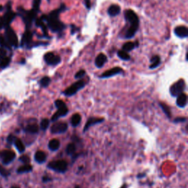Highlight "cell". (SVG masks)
<instances>
[{
	"instance_id": "1",
	"label": "cell",
	"mask_w": 188,
	"mask_h": 188,
	"mask_svg": "<svg viewBox=\"0 0 188 188\" xmlns=\"http://www.w3.org/2000/svg\"><path fill=\"white\" fill-rule=\"evenodd\" d=\"M63 7H65V6L63 4L61 6V8L51 11L50 14L49 15V16H42V19L46 21L47 24H48V26L54 32H60V31L63 30V29L65 28V25L58 19L60 12L61 11V10Z\"/></svg>"
},
{
	"instance_id": "2",
	"label": "cell",
	"mask_w": 188,
	"mask_h": 188,
	"mask_svg": "<svg viewBox=\"0 0 188 188\" xmlns=\"http://www.w3.org/2000/svg\"><path fill=\"white\" fill-rule=\"evenodd\" d=\"M54 105L57 107V111L51 117V121H57L59 118L66 116L69 113V109L63 100H60V99L56 100L54 102Z\"/></svg>"
},
{
	"instance_id": "3",
	"label": "cell",
	"mask_w": 188,
	"mask_h": 188,
	"mask_svg": "<svg viewBox=\"0 0 188 188\" xmlns=\"http://www.w3.org/2000/svg\"><path fill=\"white\" fill-rule=\"evenodd\" d=\"M48 168L55 171L57 173L64 174L68 170V163L65 160H55L51 161L47 165Z\"/></svg>"
},
{
	"instance_id": "4",
	"label": "cell",
	"mask_w": 188,
	"mask_h": 188,
	"mask_svg": "<svg viewBox=\"0 0 188 188\" xmlns=\"http://www.w3.org/2000/svg\"><path fill=\"white\" fill-rule=\"evenodd\" d=\"M85 82L84 80H79L77 82H74V84H72L70 87L67 88V89L65 90L63 92V94L66 96L68 97H71V96H74L79 91H80L81 89H82L83 88H85Z\"/></svg>"
},
{
	"instance_id": "5",
	"label": "cell",
	"mask_w": 188,
	"mask_h": 188,
	"mask_svg": "<svg viewBox=\"0 0 188 188\" xmlns=\"http://www.w3.org/2000/svg\"><path fill=\"white\" fill-rule=\"evenodd\" d=\"M186 89V83L184 79H181L177 82L171 85L170 88V94L173 97H177L179 94L184 93V90Z\"/></svg>"
},
{
	"instance_id": "6",
	"label": "cell",
	"mask_w": 188,
	"mask_h": 188,
	"mask_svg": "<svg viewBox=\"0 0 188 188\" xmlns=\"http://www.w3.org/2000/svg\"><path fill=\"white\" fill-rule=\"evenodd\" d=\"M68 127L67 123L57 122L51 126L50 132L52 134H63L68 130Z\"/></svg>"
},
{
	"instance_id": "7",
	"label": "cell",
	"mask_w": 188,
	"mask_h": 188,
	"mask_svg": "<svg viewBox=\"0 0 188 188\" xmlns=\"http://www.w3.org/2000/svg\"><path fill=\"white\" fill-rule=\"evenodd\" d=\"M0 157L2 159V162L4 164H9L15 159L16 154L13 151L11 150H4L3 152H0Z\"/></svg>"
},
{
	"instance_id": "8",
	"label": "cell",
	"mask_w": 188,
	"mask_h": 188,
	"mask_svg": "<svg viewBox=\"0 0 188 188\" xmlns=\"http://www.w3.org/2000/svg\"><path fill=\"white\" fill-rule=\"evenodd\" d=\"M44 60L49 66H56L61 61V59L59 56L55 55L52 52H48L44 55Z\"/></svg>"
},
{
	"instance_id": "9",
	"label": "cell",
	"mask_w": 188,
	"mask_h": 188,
	"mask_svg": "<svg viewBox=\"0 0 188 188\" xmlns=\"http://www.w3.org/2000/svg\"><path fill=\"white\" fill-rule=\"evenodd\" d=\"M6 38H7V42L8 43V44L15 47L18 46L19 41H18L17 35L13 29H7V30H6Z\"/></svg>"
},
{
	"instance_id": "10",
	"label": "cell",
	"mask_w": 188,
	"mask_h": 188,
	"mask_svg": "<svg viewBox=\"0 0 188 188\" xmlns=\"http://www.w3.org/2000/svg\"><path fill=\"white\" fill-rule=\"evenodd\" d=\"M125 17L127 21H129L131 24L130 26H139V19L137 17V15L133 10H127V12L125 13Z\"/></svg>"
},
{
	"instance_id": "11",
	"label": "cell",
	"mask_w": 188,
	"mask_h": 188,
	"mask_svg": "<svg viewBox=\"0 0 188 188\" xmlns=\"http://www.w3.org/2000/svg\"><path fill=\"white\" fill-rule=\"evenodd\" d=\"M123 73V69L120 67H115L113 69H111L107 71L104 73L102 74L100 76V78L102 79H105V78H109L112 76H115V75L120 74Z\"/></svg>"
},
{
	"instance_id": "12",
	"label": "cell",
	"mask_w": 188,
	"mask_h": 188,
	"mask_svg": "<svg viewBox=\"0 0 188 188\" xmlns=\"http://www.w3.org/2000/svg\"><path fill=\"white\" fill-rule=\"evenodd\" d=\"M104 121V118H94V117H91L88 119L86 124H85V127H84L83 132H85L86 131H88L90 128H91L92 126L96 125V124H100Z\"/></svg>"
},
{
	"instance_id": "13",
	"label": "cell",
	"mask_w": 188,
	"mask_h": 188,
	"mask_svg": "<svg viewBox=\"0 0 188 188\" xmlns=\"http://www.w3.org/2000/svg\"><path fill=\"white\" fill-rule=\"evenodd\" d=\"M176 104L177 106L180 108H184L187 106V96L184 93L179 94L177 97V101H176Z\"/></svg>"
},
{
	"instance_id": "14",
	"label": "cell",
	"mask_w": 188,
	"mask_h": 188,
	"mask_svg": "<svg viewBox=\"0 0 188 188\" xmlns=\"http://www.w3.org/2000/svg\"><path fill=\"white\" fill-rule=\"evenodd\" d=\"M174 33L179 38H187L188 35V29L184 26H177L174 29Z\"/></svg>"
},
{
	"instance_id": "15",
	"label": "cell",
	"mask_w": 188,
	"mask_h": 188,
	"mask_svg": "<svg viewBox=\"0 0 188 188\" xmlns=\"http://www.w3.org/2000/svg\"><path fill=\"white\" fill-rule=\"evenodd\" d=\"M107 61V56L104 54H99L97 56V57L96 58L95 60V64H96V67L97 68H102L103 67L104 65L105 64V63Z\"/></svg>"
},
{
	"instance_id": "16",
	"label": "cell",
	"mask_w": 188,
	"mask_h": 188,
	"mask_svg": "<svg viewBox=\"0 0 188 188\" xmlns=\"http://www.w3.org/2000/svg\"><path fill=\"white\" fill-rule=\"evenodd\" d=\"M46 154L42 151H38L35 154V160L39 164L44 163L46 160Z\"/></svg>"
},
{
	"instance_id": "17",
	"label": "cell",
	"mask_w": 188,
	"mask_h": 188,
	"mask_svg": "<svg viewBox=\"0 0 188 188\" xmlns=\"http://www.w3.org/2000/svg\"><path fill=\"white\" fill-rule=\"evenodd\" d=\"M14 17H15V14L13 13V12L11 11L7 12V13L4 15V18L2 19L3 26H4V25L7 26V25L10 24V23L13 20Z\"/></svg>"
},
{
	"instance_id": "18",
	"label": "cell",
	"mask_w": 188,
	"mask_h": 188,
	"mask_svg": "<svg viewBox=\"0 0 188 188\" xmlns=\"http://www.w3.org/2000/svg\"><path fill=\"white\" fill-rule=\"evenodd\" d=\"M49 149L51 151V152H56L59 149L60 146V143L57 139H52L49 142Z\"/></svg>"
},
{
	"instance_id": "19",
	"label": "cell",
	"mask_w": 188,
	"mask_h": 188,
	"mask_svg": "<svg viewBox=\"0 0 188 188\" xmlns=\"http://www.w3.org/2000/svg\"><path fill=\"white\" fill-rule=\"evenodd\" d=\"M121 12V7L120 6L117 5V4H113L111 5L108 9V14L110 16H115L118 15Z\"/></svg>"
},
{
	"instance_id": "20",
	"label": "cell",
	"mask_w": 188,
	"mask_h": 188,
	"mask_svg": "<svg viewBox=\"0 0 188 188\" xmlns=\"http://www.w3.org/2000/svg\"><path fill=\"white\" fill-rule=\"evenodd\" d=\"M24 131L27 133H30V134H37L39 131V127L37 124H32L27 125L26 128L24 129Z\"/></svg>"
},
{
	"instance_id": "21",
	"label": "cell",
	"mask_w": 188,
	"mask_h": 188,
	"mask_svg": "<svg viewBox=\"0 0 188 188\" xmlns=\"http://www.w3.org/2000/svg\"><path fill=\"white\" fill-rule=\"evenodd\" d=\"M81 120H82V117L79 113H75L72 115L71 119V124L72 127H76L79 126L80 124Z\"/></svg>"
},
{
	"instance_id": "22",
	"label": "cell",
	"mask_w": 188,
	"mask_h": 188,
	"mask_svg": "<svg viewBox=\"0 0 188 188\" xmlns=\"http://www.w3.org/2000/svg\"><path fill=\"white\" fill-rule=\"evenodd\" d=\"M161 63V60L159 56L156 55L154 56L152 59H151V65L149 66L150 69H154L156 68H157L158 66L160 65Z\"/></svg>"
},
{
	"instance_id": "23",
	"label": "cell",
	"mask_w": 188,
	"mask_h": 188,
	"mask_svg": "<svg viewBox=\"0 0 188 188\" xmlns=\"http://www.w3.org/2000/svg\"><path fill=\"white\" fill-rule=\"evenodd\" d=\"M32 171V166L29 164H24L22 166H20L17 170L19 174H24V173H28Z\"/></svg>"
},
{
	"instance_id": "24",
	"label": "cell",
	"mask_w": 188,
	"mask_h": 188,
	"mask_svg": "<svg viewBox=\"0 0 188 188\" xmlns=\"http://www.w3.org/2000/svg\"><path fill=\"white\" fill-rule=\"evenodd\" d=\"M13 143H14L15 146H16V149H18V151H19L20 153H22V152H24L25 146H24V145L23 142H22L21 140H20V139L16 138V139H15Z\"/></svg>"
},
{
	"instance_id": "25",
	"label": "cell",
	"mask_w": 188,
	"mask_h": 188,
	"mask_svg": "<svg viewBox=\"0 0 188 188\" xmlns=\"http://www.w3.org/2000/svg\"><path fill=\"white\" fill-rule=\"evenodd\" d=\"M159 107H161V109H162L163 112L165 113V115H166V116L168 117V118H171V109H170V107L165 103H162V102H160L159 104Z\"/></svg>"
},
{
	"instance_id": "26",
	"label": "cell",
	"mask_w": 188,
	"mask_h": 188,
	"mask_svg": "<svg viewBox=\"0 0 188 188\" xmlns=\"http://www.w3.org/2000/svg\"><path fill=\"white\" fill-rule=\"evenodd\" d=\"M32 38V35L29 31H26L23 35L22 38V44H28L31 42Z\"/></svg>"
},
{
	"instance_id": "27",
	"label": "cell",
	"mask_w": 188,
	"mask_h": 188,
	"mask_svg": "<svg viewBox=\"0 0 188 188\" xmlns=\"http://www.w3.org/2000/svg\"><path fill=\"white\" fill-rule=\"evenodd\" d=\"M76 152V146L74 143H71L66 147V153L70 156H72Z\"/></svg>"
},
{
	"instance_id": "28",
	"label": "cell",
	"mask_w": 188,
	"mask_h": 188,
	"mask_svg": "<svg viewBox=\"0 0 188 188\" xmlns=\"http://www.w3.org/2000/svg\"><path fill=\"white\" fill-rule=\"evenodd\" d=\"M49 120L47 119V118H44L41 121V124H40V129L41 130H43V131H46L49 128Z\"/></svg>"
},
{
	"instance_id": "29",
	"label": "cell",
	"mask_w": 188,
	"mask_h": 188,
	"mask_svg": "<svg viewBox=\"0 0 188 188\" xmlns=\"http://www.w3.org/2000/svg\"><path fill=\"white\" fill-rule=\"evenodd\" d=\"M50 82H51V79L49 76H44L40 80V85L42 88H46L49 85Z\"/></svg>"
},
{
	"instance_id": "30",
	"label": "cell",
	"mask_w": 188,
	"mask_h": 188,
	"mask_svg": "<svg viewBox=\"0 0 188 188\" xmlns=\"http://www.w3.org/2000/svg\"><path fill=\"white\" fill-rule=\"evenodd\" d=\"M118 56L123 60H130V56L127 54V51H124V50H120L118 52Z\"/></svg>"
},
{
	"instance_id": "31",
	"label": "cell",
	"mask_w": 188,
	"mask_h": 188,
	"mask_svg": "<svg viewBox=\"0 0 188 188\" xmlns=\"http://www.w3.org/2000/svg\"><path fill=\"white\" fill-rule=\"evenodd\" d=\"M135 47V44L132 42H127L123 46V50L125 51H129L134 49Z\"/></svg>"
},
{
	"instance_id": "32",
	"label": "cell",
	"mask_w": 188,
	"mask_h": 188,
	"mask_svg": "<svg viewBox=\"0 0 188 188\" xmlns=\"http://www.w3.org/2000/svg\"><path fill=\"white\" fill-rule=\"evenodd\" d=\"M10 63V59L9 57H4V58L0 60V68L1 69H5L6 67H7L9 66Z\"/></svg>"
},
{
	"instance_id": "33",
	"label": "cell",
	"mask_w": 188,
	"mask_h": 188,
	"mask_svg": "<svg viewBox=\"0 0 188 188\" xmlns=\"http://www.w3.org/2000/svg\"><path fill=\"white\" fill-rule=\"evenodd\" d=\"M19 160L24 164H29L30 162V158L27 156V155H23L19 158Z\"/></svg>"
},
{
	"instance_id": "34",
	"label": "cell",
	"mask_w": 188,
	"mask_h": 188,
	"mask_svg": "<svg viewBox=\"0 0 188 188\" xmlns=\"http://www.w3.org/2000/svg\"><path fill=\"white\" fill-rule=\"evenodd\" d=\"M85 74H86L85 71H84V70L79 71L76 72V74H75V76H74L75 79H81V78H82L84 76H85Z\"/></svg>"
},
{
	"instance_id": "35",
	"label": "cell",
	"mask_w": 188,
	"mask_h": 188,
	"mask_svg": "<svg viewBox=\"0 0 188 188\" xmlns=\"http://www.w3.org/2000/svg\"><path fill=\"white\" fill-rule=\"evenodd\" d=\"M0 174L3 177H7V176L10 175V172L7 171L4 168H3L1 165H0Z\"/></svg>"
},
{
	"instance_id": "36",
	"label": "cell",
	"mask_w": 188,
	"mask_h": 188,
	"mask_svg": "<svg viewBox=\"0 0 188 188\" xmlns=\"http://www.w3.org/2000/svg\"><path fill=\"white\" fill-rule=\"evenodd\" d=\"M40 4H41V0H34L33 1V10L37 11L39 9Z\"/></svg>"
},
{
	"instance_id": "37",
	"label": "cell",
	"mask_w": 188,
	"mask_h": 188,
	"mask_svg": "<svg viewBox=\"0 0 188 188\" xmlns=\"http://www.w3.org/2000/svg\"><path fill=\"white\" fill-rule=\"evenodd\" d=\"M186 121H187V118H184V117H179V118H177L174 119V123L185 122Z\"/></svg>"
},
{
	"instance_id": "38",
	"label": "cell",
	"mask_w": 188,
	"mask_h": 188,
	"mask_svg": "<svg viewBox=\"0 0 188 188\" xmlns=\"http://www.w3.org/2000/svg\"><path fill=\"white\" fill-rule=\"evenodd\" d=\"M0 44L2 46H8V43L7 41H5V40H4V38L3 37H0Z\"/></svg>"
},
{
	"instance_id": "39",
	"label": "cell",
	"mask_w": 188,
	"mask_h": 188,
	"mask_svg": "<svg viewBox=\"0 0 188 188\" xmlns=\"http://www.w3.org/2000/svg\"><path fill=\"white\" fill-rule=\"evenodd\" d=\"M15 139H16V137L13 135H12V134H10V135H9L8 137H7V142H8V143H10V144H12V143H13V142H14Z\"/></svg>"
},
{
	"instance_id": "40",
	"label": "cell",
	"mask_w": 188,
	"mask_h": 188,
	"mask_svg": "<svg viewBox=\"0 0 188 188\" xmlns=\"http://www.w3.org/2000/svg\"><path fill=\"white\" fill-rule=\"evenodd\" d=\"M6 57V51L3 49H0V60Z\"/></svg>"
},
{
	"instance_id": "41",
	"label": "cell",
	"mask_w": 188,
	"mask_h": 188,
	"mask_svg": "<svg viewBox=\"0 0 188 188\" xmlns=\"http://www.w3.org/2000/svg\"><path fill=\"white\" fill-rule=\"evenodd\" d=\"M51 178H50L49 177H48V176H44V177H43L42 178V181L44 182V183H46V182H51Z\"/></svg>"
},
{
	"instance_id": "42",
	"label": "cell",
	"mask_w": 188,
	"mask_h": 188,
	"mask_svg": "<svg viewBox=\"0 0 188 188\" xmlns=\"http://www.w3.org/2000/svg\"><path fill=\"white\" fill-rule=\"evenodd\" d=\"M85 5H86V7L88 9H90L91 7V0H85Z\"/></svg>"
},
{
	"instance_id": "43",
	"label": "cell",
	"mask_w": 188,
	"mask_h": 188,
	"mask_svg": "<svg viewBox=\"0 0 188 188\" xmlns=\"http://www.w3.org/2000/svg\"><path fill=\"white\" fill-rule=\"evenodd\" d=\"M3 26V23H2V19L0 18V29Z\"/></svg>"
},
{
	"instance_id": "44",
	"label": "cell",
	"mask_w": 188,
	"mask_h": 188,
	"mask_svg": "<svg viewBox=\"0 0 188 188\" xmlns=\"http://www.w3.org/2000/svg\"><path fill=\"white\" fill-rule=\"evenodd\" d=\"M127 187H128V186H127V184H123V186L121 188H127Z\"/></svg>"
},
{
	"instance_id": "45",
	"label": "cell",
	"mask_w": 188,
	"mask_h": 188,
	"mask_svg": "<svg viewBox=\"0 0 188 188\" xmlns=\"http://www.w3.org/2000/svg\"><path fill=\"white\" fill-rule=\"evenodd\" d=\"M2 10H3V7L1 5H0V11H1Z\"/></svg>"
},
{
	"instance_id": "46",
	"label": "cell",
	"mask_w": 188,
	"mask_h": 188,
	"mask_svg": "<svg viewBox=\"0 0 188 188\" xmlns=\"http://www.w3.org/2000/svg\"><path fill=\"white\" fill-rule=\"evenodd\" d=\"M11 188H19V187H12Z\"/></svg>"
},
{
	"instance_id": "47",
	"label": "cell",
	"mask_w": 188,
	"mask_h": 188,
	"mask_svg": "<svg viewBox=\"0 0 188 188\" xmlns=\"http://www.w3.org/2000/svg\"><path fill=\"white\" fill-rule=\"evenodd\" d=\"M76 188H79V187H76Z\"/></svg>"
}]
</instances>
